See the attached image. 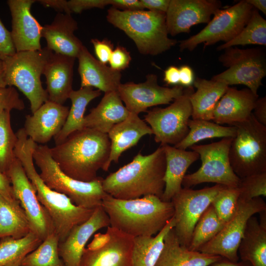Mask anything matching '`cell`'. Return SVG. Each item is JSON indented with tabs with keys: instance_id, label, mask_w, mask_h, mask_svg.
<instances>
[{
	"instance_id": "35",
	"label": "cell",
	"mask_w": 266,
	"mask_h": 266,
	"mask_svg": "<svg viewBox=\"0 0 266 266\" xmlns=\"http://www.w3.org/2000/svg\"><path fill=\"white\" fill-rule=\"evenodd\" d=\"M189 131L186 137L174 146L186 150L197 143L208 138H233L236 132L235 126H224L211 121L190 119Z\"/></svg>"
},
{
	"instance_id": "15",
	"label": "cell",
	"mask_w": 266,
	"mask_h": 266,
	"mask_svg": "<svg viewBox=\"0 0 266 266\" xmlns=\"http://www.w3.org/2000/svg\"><path fill=\"white\" fill-rule=\"evenodd\" d=\"M6 176L9 179L14 195L20 202L28 219L31 232L42 241L55 232L53 221L45 207L39 201L35 190L17 158Z\"/></svg>"
},
{
	"instance_id": "29",
	"label": "cell",
	"mask_w": 266,
	"mask_h": 266,
	"mask_svg": "<svg viewBox=\"0 0 266 266\" xmlns=\"http://www.w3.org/2000/svg\"><path fill=\"white\" fill-rule=\"evenodd\" d=\"M222 257L191 251L181 245L173 228L166 234L155 266H209Z\"/></svg>"
},
{
	"instance_id": "1",
	"label": "cell",
	"mask_w": 266,
	"mask_h": 266,
	"mask_svg": "<svg viewBox=\"0 0 266 266\" xmlns=\"http://www.w3.org/2000/svg\"><path fill=\"white\" fill-rule=\"evenodd\" d=\"M16 134L17 139L14 149L15 157L20 162L34 187L39 201L50 215L59 242H62L73 227L89 219L95 209L76 205L65 195L49 188L34 165L33 154L37 144L28 137L22 128Z\"/></svg>"
},
{
	"instance_id": "18",
	"label": "cell",
	"mask_w": 266,
	"mask_h": 266,
	"mask_svg": "<svg viewBox=\"0 0 266 266\" xmlns=\"http://www.w3.org/2000/svg\"><path fill=\"white\" fill-rule=\"evenodd\" d=\"M221 6L218 0H170L166 13L168 34L189 33L192 26L208 23Z\"/></svg>"
},
{
	"instance_id": "25",
	"label": "cell",
	"mask_w": 266,
	"mask_h": 266,
	"mask_svg": "<svg viewBox=\"0 0 266 266\" xmlns=\"http://www.w3.org/2000/svg\"><path fill=\"white\" fill-rule=\"evenodd\" d=\"M81 88L95 87L104 93L117 91L121 83V71L115 70L94 58L84 45L78 57Z\"/></svg>"
},
{
	"instance_id": "37",
	"label": "cell",
	"mask_w": 266,
	"mask_h": 266,
	"mask_svg": "<svg viewBox=\"0 0 266 266\" xmlns=\"http://www.w3.org/2000/svg\"><path fill=\"white\" fill-rule=\"evenodd\" d=\"M250 44L266 45V20L254 8L248 23L239 34L216 49L222 51L234 46Z\"/></svg>"
},
{
	"instance_id": "7",
	"label": "cell",
	"mask_w": 266,
	"mask_h": 266,
	"mask_svg": "<svg viewBox=\"0 0 266 266\" xmlns=\"http://www.w3.org/2000/svg\"><path fill=\"white\" fill-rule=\"evenodd\" d=\"M51 52L46 47L40 50L16 52L2 60L6 86L16 87L26 97L32 113L48 100L40 77Z\"/></svg>"
},
{
	"instance_id": "43",
	"label": "cell",
	"mask_w": 266,
	"mask_h": 266,
	"mask_svg": "<svg viewBox=\"0 0 266 266\" xmlns=\"http://www.w3.org/2000/svg\"><path fill=\"white\" fill-rule=\"evenodd\" d=\"M25 104L13 87L0 88V115L5 110H22Z\"/></svg>"
},
{
	"instance_id": "9",
	"label": "cell",
	"mask_w": 266,
	"mask_h": 266,
	"mask_svg": "<svg viewBox=\"0 0 266 266\" xmlns=\"http://www.w3.org/2000/svg\"><path fill=\"white\" fill-rule=\"evenodd\" d=\"M224 50L218 60L227 69L213 76L211 79L228 86L243 85L258 95V90L263 85L262 79L266 75L265 53L260 48L231 47Z\"/></svg>"
},
{
	"instance_id": "14",
	"label": "cell",
	"mask_w": 266,
	"mask_h": 266,
	"mask_svg": "<svg viewBox=\"0 0 266 266\" xmlns=\"http://www.w3.org/2000/svg\"><path fill=\"white\" fill-rule=\"evenodd\" d=\"M224 186L216 184L199 190L182 188L172 198L173 229L181 245L188 248L196 224Z\"/></svg>"
},
{
	"instance_id": "40",
	"label": "cell",
	"mask_w": 266,
	"mask_h": 266,
	"mask_svg": "<svg viewBox=\"0 0 266 266\" xmlns=\"http://www.w3.org/2000/svg\"><path fill=\"white\" fill-rule=\"evenodd\" d=\"M17 139L11 127L10 111L5 110L0 115V172L5 175L16 158Z\"/></svg>"
},
{
	"instance_id": "27",
	"label": "cell",
	"mask_w": 266,
	"mask_h": 266,
	"mask_svg": "<svg viewBox=\"0 0 266 266\" xmlns=\"http://www.w3.org/2000/svg\"><path fill=\"white\" fill-rule=\"evenodd\" d=\"M162 146L165 151L166 166L164 177L165 188L161 199L165 201H170L182 189V181L187 170L200 156L193 150L180 149L167 144Z\"/></svg>"
},
{
	"instance_id": "42",
	"label": "cell",
	"mask_w": 266,
	"mask_h": 266,
	"mask_svg": "<svg viewBox=\"0 0 266 266\" xmlns=\"http://www.w3.org/2000/svg\"><path fill=\"white\" fill-rule=\"evenodd\" d=\"M239 199L247 200L266 196V172L240 178Z\"/></svg>"
},
{
	"instance_id": "21",
	"label": "cell",
	"mask_w": 266,
	"mask_h": 266,
	"mask_svg": "<svg viewBox=\"0 0 266 266\" xmlns=\"http://www.w3.org/2000/svg\"><path fill=\"white\" fill-rule=\"evenodd\" d=\"M69 109L67 106L47 100L32 115L26 116L23 128L33 142L44 144L61 131Z\"/></svg>"
},
{
	"instance_id": "56",
	"label": "cell",
	"mask_w": 266,
	"mask_h": 266,
	"mask_svg": "<svg viewBox=\"0 0 266 266\" xmlns=\"http://www.w3.org/2000/svg\"><path fill=\"white\" fill-rule=\"evenodd\" d=\"M246 1L251 5L254 8L261 11L266 15V0H245Z\"/></svg>"
},
{
	"instance_id": "17",
	"label": "cell",
	"mask_w": 266,
	"mask_h": 266,
	"mask_svg": "<svg viewBox=\"0 0 266 266\" xmlns=\"http://www.w3.org/2000/svg\"><path fill=\"white\" fill-rule=\"evenodd\" d=\"M99 247L84 249L79 266H133V237L110 226Z\"/></svg>"
},
{
	"instance_id": "3",
	"label": "cell",
	"mask_w": 266,
	"mask_h": 266,
	"mask_svg": "<svg viewBox=\"0 0 266 266\" xmlns=\"http://www.w3.org/2000/svg\"><path fill=\"white\" fill-rule=\"evenodd\" d=\"M101 206L110 226L133 237L156 235L174 215L171 201L155 195L122 200L106 194Z\"/></svg>"
},
{
	"instance_id": "8",
	"label": "cell",
	"mask_w": 266,
	"mask_h": 266,
	"mask_svg": "<svg viewBox=\"0 0 266 266\" xmlns=\"http://www.w3.org/2000/svg\"><path fill=\"white\" fill-rule=\"evenodd\" d=\"M234 126L236 134L229 152L234 172L242 178L266 172V126L258 122L252 113L247 120Z\"/></svg>"
},
{
	"instance_id": "53",
	"label": "cell",
	"mask_w": 266,
	"mask_h": 266,
	"mask_svg": "<svg viewBox=\"0 0 266 266\" xmlns=\"http://www.w3.org/2000/svg\"><path fill=\"white\" fill-rule=\"evenodd\" d=\"M0 194L9 200H17L8 177L0 172Z\"/></svg>"
},
{
	"instance_id": "39",
	"label": "cell",
	"mask_w": 266,
	"mask_h": 266,
	"mask_svg": "<svg viewBox=\"0 0 266 266\" xmlns=\"http://www.w3.org/2000/svg\"><path fill=\"white\" fill-rule=\"evenodd\" d=\"M59 243L58 235L52 233L25 257L21 266H64L59 254Z\"/></svg>"
},
{
	"instance_id": "34",
	"label": "cell",
	"mask_w": 266,
	"mask_h": 266,
	"mask_svg": "<svg viewBox=\"0 0 266 266\" xmlns=\"http://www.w3.org/2000/svg\"><path fill=\"white\" fill-rule=\"evenodd\" d=\"M173 217L155 236L133 237L132 250L133 266H155L163 248L167 233L175 226Z\"/></svg>"
},
{
	"instance_id": "2",
	"label": "cell",
	"mask_w": 266,
	"mask_h": 266,
	"mask_svg": "<svg viewBox=\"0 0 266 266\" xmlns=\"http://www.w3.org/2000/svg\"><path fill=\"white\" fill-rule=\"evenodd\" d=\"M50 150L64 173L74 179L90 182L98 177L99 169L105 171L110 141L107 134L84 128L72 133Z\"/></svg>"
},
{
	"instance_id": "5",
	"label": "cell",
	"mask_w": 266,
	"mask_h": 266,
	"mask_svg": "<svg viewBox=\"0 0 266 266\" xmlns=\"http://www.w3.org/2000/svg\"><path fill=\"white\" fill-rule=\"evenodd\" d=\"M107 21L123 31L143 55L162 54L178 42L168 37L166 13L148 10H121L111 7Z\"/></svg>"
},
{
	"instance_id": "16",
	"label": "cell",
	"mask_w": 266,
	"mask_h": 266,
	"mask_svg": "<svg viewBox=\"0 0 266 266\" xmlns=\"http://www.w3.org/2000/svg\"><path fill=\"white\" fill-rule=\"evenodd\" d=\"M184 89L180 85L172 88L161 86L157 76L150 73L144 82L121 83L117 92L130 112L138 115L147 112L149 107L170 104L183 94Z\"/></svg>"
},
{
	"instance_id": "26",
	"label": "cell",
	"mask_w": 266,
	"mask_h": 266,
	"mask_svg": "<svg viewBox=\"0 0 266 266\" xmlns=\"http://www.w3.org/2000/svg\"><path fill=\"white\" fill-rule=\"evenodd\" d=\"M152 134L150 127L138 115L130 112L126 119L115 125L107 133L110 153L105 171L108 170L112 162L118 163L121 155L135 145L141 137Z\"/></svg>"
},
{
	"instance_id": "47",
	"label": "cell",
	"mask_w": 266,
	"mask_h": 266,
	"mask_svg": "<svg viewBox=\"0 0 266 266\" xmlns=\"http://www.w3.org/2000/svg\"><path fill=\"white\" fill-rule=\"evenodd\" d=\"M91 42L94 46L95 52L98 60L106 65L109 62L114 50L113 44L106 38L102 40L93 38L91 40Z\"/></svg>"
},
{
	"instance_id": "10",
	"label": "cell",
	"mask_w": 266,
	"mask_h": 266,
	"mask_svg": "<svg viewBox=\"0 0 266 266\" xmlns=\"http://www.w3.org/2000/svg\"><path fill=\"white\" fill-rule=\"evenodd\" d=\"M232 137L204 145L195 144L191 149L199 155L201 165L194 173L185 175L182 183L184 188L212 182L228 187H238L240 178L231 166L229 152Z\"/></svg>"
},
{
	"instance_id": "6",
	"label": "cell",
	"mask_w": 266,
	"mask_h": 266,
	"mask_svg": "<svg viewBox=\"0 0 266 266\" xmlns=\"http://www.w3.org/2000/svg\"><path fill=\"white\" fill-rule=\"evenodd\" d=\"M33 157L39 169L41 178L49 188L65 195L76 205L89 209L101 205L107 194L103 189L102 178L84 182L67 175L61 170L51 156L50 148L45 144H36Z\"/></svg>"
},
{
	"instance_id": "38",
	"label": "cell",
	"mask_w": 266,
	"mask_h": 266,
	"mask_svg": "<svg viewBox=\"0 0 266 266\" xmlns=\"http://www.w3.org/2000/svg\"><path fill=\"white\" fill-rule=\"evenodd\" d=\"M225 225L210 204L196 224L188 248L191 251H198L200 247L212 240Z\"/></svg>"
},
{
	"instance_id": "45",
	"label": "cell",
	"mask_w": 266,
	"mask_h": 266,
	"mask_svg": "<svg viewBox=\"0 0 266 266\" xmlns=\"http://www.w3.org/2000/svg\"><path fill=\"white\" fill-rule=\"evenodd\" d=\"M111 4V0H69L67 5L71 13H80L94 8H103Z\"/></svg>"
},
{
	"instance_id": "55",
	"label": "cell",
	"mask_w": 266,
	"mask_h": 266,
	"mask_svg": "<svg viewBox=\"0 0 266 266\" xmlns=\"http://www.w3.org/2000/svg\"><path fill=\"white\" fill-rule=\"evenodd\" d=\"M209 266H252V265L248 262L241 261L234 262L222 257Z\"/></svg>"
},
{
	"instance_id": "19",
	"label": "cell",
	"mask_w": 266,
	"mask_h": 266,
	"mask_svg": "<svg viewBox=\"0 0 266 266\" xmlns=\"http://www.w3.org/2000/svg\"><path fill=\"white\" fill-rule=\"evenodd\" d=\"M34 0H8L12 17V39L16 52L41 50L42 26L31 12Z\"/></svg>"
},
{
	"instance_id": "24",
	"label": "cell",
	"mask_w": 266,
	"mask_h": 266,
	"mask_svg": "<svg viewBox=\"0 0 266 266\" xmlns=\"http://www.w3.org/2000/svg\"><path fill=\"white\" fill-rule=\"evenodd\" d=\"M259 98L247 88L238 90L228 87L213 111L214 122L234 126L248 119Z\"/></svg>"
},
{
	"instance_id": "13",
	"label": "cell",
	"mask_w": 266,
	"mask_h": 266,
	"mask_svg": "<svg viewBox=\"0 0 266 266\" xmlns=\"http://www.w3.org/2000/svg\"><path fill=\"white\" fill-rule=\"evenodd\" d=\"M266 210V203L261 197L244 200H238L237 209L232 218L210 241L198 251L219 256L231 261L239 260L238 248L249 219L256 213Z\"/></svg>"
},
{
	"instance_id": "52",
	"label": "cell",
	"mask_w": 266,
	"mask_h": 266,
	"mask_svg": "<svg viewBox=\"0 0 266 266\" xmlns=\"http://www.w3.org/2000/svg\"><path fill=\"white\" fill-rule=\"evenodd\" d=\"M179 84L181 86L188 87L193 86L194 75L193 69L187 65H183L179 68Z\"/></svg>"
},
{
	"instance_id": "41",
	"label": "cell",
	"mask_w": 266,
	"mask_h": 266,
	"mask_svg": "<svg viewBox=\"0 0 266 266\" xmlns=\"http://www.w3.org/2000/svg\"><path fill=\"white\" fill-rule=\"evenodd\" d=\"M239 192L237 187L224 186L217 193L211 205L219 218L225 224L233 216L237 209Z\"/></svg>"
},
{
	"instance_id": "51",
	"label": "cell",
	"mask_w": 266,
	"mask_h": 266,
	"mask_svg": "<svg viewBox=\"0 0 266 266\" xmlns=\"http://www.w3.org/2000/svg\"><path fill=\"white\" fill-rule=\"evenodd\" d=\"M37 2L42 4L45 7H50L53 8L58 13H65L71 14L69 11L67 0H38Z\"/></svg>"
},
{
	"instance_id": "4",
	"label": "cell",
	"mask_w": 266,
	"mask_h": 266,
	"mask_svg": "<svg viewBox=\"0 0 266 266\" xmlns=\"http://www.w3.org/2000/svg\"><path fill=\"white\" fill-rule=\"evenodd\" d=\"M166 166L162 145L149 155L139 152L131 162L103 179V189L107 194L118 199H133L147 195L161 198L165 188Z\"/></svg>"
},
{
	"instance_id": "46",
	"label": "cell",
	"mask_w": 266,
	"mask_h": 266,
	"mask_svg": "<svg viewBox=\"0 0 266 266\" xmlns=\"http://www.w3.org/2000/svg\"><path fill=\"white\" fill-rule=\"evenodd\" d=\"M16 53L11 33L4 26L0 19V58L2 60Z\"/></svg>"
},
{
	"instance_id": "28",
	"label": "cell",
	"mask_w": 266,
	"mask_h": 266,
	"mask_svg": "<svg viewBox=\"0 0 266 266\" xmlns=\"http://www.w3.org/2000/svg\"><path fill=\"white\" fill-rule=\"evenodd\" d=\"M130 114L117 91L105 93L98 105L85 116L84 128L107 134L115 125L126 119Z\"/></svg>"
},
{
	"instance_id": "50",
	"label": "cell",
	"mask_w": 266,
	"mask_h": 266,
	"mask_svg": "<svg viewBox=\"0 0 266 266\" xmlns=\"http://www.w3.org/2000/svg\"><path fill=\"white\" fill-rule=\"evenodd\" d=\"M144 9L166 13L170 0H140Z\"/></svg>"
},
{
	"instance_id": "32",
	"label": "cell",
	"mask_w": 266,
	"mask_h": 266,
	"mask_svg": "<svg viewBox=\"0 0 266 266\" xmlns=\"http://www.w3.org/2000/svg\"><path fill=\"white\" fill-rule=\"evenodd\" d=\"M101 92L93 87H82L72 90L69 98L71 106L66 122L61 131L54 138L56 145L63 142L72 133L84 128V113L88 104L100 96Z\"/></svg>"
},
{
	"instance_id": "48",
	"label": "cell",
	"mask_w": 266,
	"mask_h": 266,
	"mask_svg": "<svg viewBox=\"0 0 266 266\" xmlns=\"http://www.w3.org/2000/svg\"><path fill=\"white\" fill-rule=\"evenodd\" d=\"M112 7L121 10H143L140 0H111Z\"/></svg>"
},
{
	"instance_id": "22",
	"label": "cell",
	"mask_w": 266,
	"mask_h": 266,
	"mask_svg": "<svg viewBox=\"0 0 266 266\" xmlns=\"http://www.w3.org/2000/svg\"><path fill=\"white\" fill-rule=\"evenodd\" d=\"M75 58L52 51L44 66L48 100L64 105L72 89Z\"/></svg>"
},
{
	"instance_id": "36",
	"label": "cell",
	"mask_w": 266,
	"mask_h": 266,
	"mask_svg": "<svg viewBox=\"0 0 266 266\" xmlns=\"http://www.w3.org/2000/svg\"><path fill=\"white\" fill-rule=\"evenodd\" d=\"M42 240L30 232L18 239L4 237L0 239V266H21L25 257L35 250Z\"/></svg>"
},
{
	"instance_id": "12",
	"label": "cell",
	"mask_w": 266,
	"mask_h": 266,
	"mask_svg": "<svg viewBox=\"0 0 266 266\" xmlns=\"http://www.w3.org/2000/svg\"><path fill=\"white\" fill-rule=\"evenodd\" d=\"M194 91L193 86L185 87L183 94L168 106L147 110L144 121L149 125L156 142L174 146L187 135L192 112L190 97Z\"/></svg>"
},
{
	"instance_id": "23",
	"label": "cell",
	"mask_w": 266,
	"mask_h": 266,
	"mask_svg": "<svg viewBox=\"0 0 266 266\" xmlns=\"http://www.w3.org/2000/svg\"><path fill=\"white\" fill-rule=\"evenodd\" d=\"M77 29V22L71 14L58 13L50 24L42 26L41 37L53 52L77 58L84 46L74 33Z\"/></svg>"
},
{
	"instance_id": "11",
	"label": "cell",
	"mask_w": 266,
	"mask_h": 266,
	"mask_svg": "<svg viewBox=\"0 0 266 266\" xmlns=\"http://www.w3.org/2000/svg\"><path fill=\"white\" fill-rule=\"evenodd\" d=\"M253 9L245 0H242L226 8L217 10L199 33L179 42L180 51H193L201 43H203L205 48L219 41H230L246 26Z\"/></svg>"
},
{
	"instance_id": "57",
	"label": "cell",
	"mask_w": 266,
	"mask_h": 266,
	"mask_svg": "<svg viewBox=\"0 0 266 266\" xmlns=\"http://www.w3.org/2000/svg\"><path fill=\"white\" fill-rule=\"evenodd\" d=\"M7 87L4 78L3 62L0 58V88Z\"/></svg>"
},
{
	"instance_id": "30",
	"label": "cell",
	"mask_w": 266,
	"mask_h": 266,
	"mask_svg": "<svg viewBox=\"0 0 266 266\" xmlns=\"http://www.w3.org/2000/svg\"><path fill=\"white\" fill-rule=\"evenodd\" d=\"M259 213L260 221L249 219L238 248L239 258L252 266H266V210Z\"/></svg>"
},
{
	"instance_id": "20",
	"label": "cell",
	"mask_w": 266,
	"mask_h": 266,
	"mask_svg": "<svg viewBox=\"0 0 266 266\" xmlns=\"http://www.w3.org/2000/svg\"><path fill=\"white\" fill-rule=\"evenodd\" d=\"M110 226L108 215L101 205L96 207L85 222L76 225L59 243V254L64 266H79L85 246L98 231Z\"/></svg>"
},
{
	"instance_id": "49",
	"label": "cell",
	"mask_w": 266,
	"mask_h": 266,
	"mask_svg": "<svg viewBox=\"0 0 266 266\" xmlns=\"http://www.w3.org/2000/svg\"><path fill=\"white\" fill-rule=\"evenodd\" d=\"M252 114L255 118L266 126V97L258 98L255 103Z\"/></svg>"
},
{
	"instance_id": "44",
	"label": "cell",
	"mask_w": 266,
	"mask_h": 266,
	"mask_svg": "<svg viewBox=\"0 0 266 266\" xmlns=\"http://www.w3.org/2000/svg\"><path fill=\"white\" fill-rule=\"evenodd\" d=\"M132 58L124 47L118 45L114 49L108 63L112 69L121 71L129 67Z\"/></svg>"
},
{
	"instance_id": "31",
	"label": "cell",
	"mask_w": 266,
	"mask_h": 266,
	"mask_svg": "<svg viewBox=\"0 0 266 266\" xmlns=\"http://www.w3.org/2000/svg\"><path fill=\"white\" fill-rule=\"evenodd\" d=\"M197 89L190 97L193 119L212 121L215 107L228 88L225 83L199 77L194 79Z\"/></svg>"
},
{
	"instance_id": "33",
	"label": "cell",
	"mask_w": 266,
	"mask_h": 266,
	"mask_svg": "<svg viewBox=\"0 0 266 266\" xmlns=\"http://www.w3.org/2000/svg\"><path fill=\"white\" fill-rule=\"evenodd\" d=\"M30 232L28 219L19 201L0 194V239L7 236L21 238Z\"/></svg>"
},
{
	"instance_id": "54",
	"label": "cell",
	"mask_w": 266,
	"mask_h": 266,
	"mask_svg": "<svg viewBox=\"0 0 266 266\" xmlns=\"http://www.w3.org/2000/svg\"><path fill=\"white\" fill-rule=\"evenodd\" d=\"M164 81L169 85L176 86L179 84V68L173 66L168 67L165 71Z\"/></svg>"
}]
</instances>
